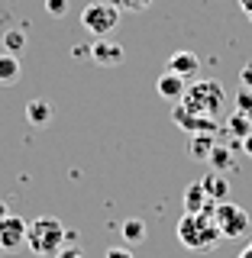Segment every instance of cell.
Listing matches in <instances>:
<instances>
[{"instance_id": "6da1fadb", "label": "cell", "mask_w": 252, "mask_h": 258, "mask_svg": "<svg viewBox=\"0 0 252 258\" xmlns=\"http://www.w3.org/2000/svg\"><path fill=\"white\" fill-rule=\"evenodd\" d=\"M178 103H181L188 113H194V116L217 119L223 113V103H226V87L220 84V81H210V78L194 81Z\"/></svg>"}, {"instance_id": "7a4b0ae2", "label": "cell", "mask_w": 252, "mask_h": 258, "mask_svg": "<svg viewBox=\"0 0 252 258\" xmlns=\"http://www.w3.org/2000/svg\"><path fill=\"white\" fill-rule=\"evenodd\" d=\"M220 239H223L220 229L214 226V220L207 213H184L178 220V242L184 248H191V252H207Z\"/></svg>"}, {"instance_id": "3957f363", "label": "cell", "mask_w": 252, "mask_h": 258, "mask_svg": "<svg viewBox=\"0 0 252 258\" xmlns=\"http://www.w3.org/2000/svg\"><path fill=\"white\" fill-rule=\"evenodd\" d=\"M26 245L39 258H55L65 248V226L55 216H39L26 226Z\"/></svg>"}, {"instance_id": "277c9868", "label": "cell", "mask_w": 252, "mask_h": 258, "mask_svg": "<svg viewBox=\"0 0 252 258\" xmlns=\"http://www.w3.org/2000/svg\"><path fill=\"white\" fill-rule=\"evenodd\" d=\"M81 26L94 39H107L120 26V10L113 4H107V0H94V4H87L81 10Z\"/></svg>"}, {"instance_id": "5b68a950", "label": "cell", "mask_w": 252, "mask_h": 258, "mask_svg": "<svg viewBox=\"0 0 252 258\" xmlns=\"http://www.w3.org/2000/svg\"><path fill=\"white\" fill-rule=\"evenodd\" d=\"M210 220H214V226L220 229L223 239H239L249 232V213L242 207L230 204V200H220L214 207V213H210Z\"/></svg>"}, {"instance_id": "8992f818", "label": "cell", "mask_w": 252, "mask_h": 258, "mask_svg": "<svg viewBox=\"0 0 252 258\" xmlns=\"http://www.w3.org/2000/svg\"><path fill=\"white\" fill-rule=\"evenodd\" d=\"M26 220L23 216H13L7 213L4 220H0V248H7V252H16L20 245H26Z\"/></svg>"}, {"instance_id": "52a82bcc", "label": "cell", "mask_w": 252, "mask_h": 258, "mask_svg": "<svg viewBox=\"0 0 252 258\" xmlns=\"http://www.w3.org/2000/svg\"><path fill=\"white\" fill-rule=\"evenodd\" d=\"M165 71H172V75L191 81V78H197V71H200V58H197L194 52H188V48H178V52L168 55Z\"/></svg>"}, {"instance_id": "ba28073f", "label": "cell", "mask_w": 252, "mask_h": 258, "mask_svg": "<svg viewBox=\"0 0 252 258\" xmlns=\"http://www.w3.org/2000/svg\"><path fill=\"white\" fill-rule=\"evenodd\" d=\"M87 52H91V61L100 64V68H113V64L123 61V45H120V42H110V39H97Z\"/></svg>"}, {"instance_id": "9c48e42d", "label": "cell", "mask_w": 252, "mask_h": 258, "mask_svg": "<svg viewBox=\"0 0 252 258\" xmlns=\"http://www.w3.org/2000/svg\"><path fill=\"white\" fill-rule=\"evenodd\" d=\"M214 200L207 197V190L200 187V181H194V184H188L184 187V213H214Z\"/></svg>"}, {"instance_id": "30bf717a", "label": "cell", "mask_w": 252, "mask_h": 258, "mask_svg": "<svg viewBox=\"0 0 252 258\" xmlns=\"http://www.w3.org/2000/svg\"><path fill=\"white\" fill-rule=\"evenodd\" d=\"M172 119H175V126H181L184 133H214L217 129V119H204V116H194V113H188L178 103V107L172 110Z\"/></svg>"}, {"instance_id": "8fae6325", "label": "cell", "mask_w": 252, "mask_h": 258, "mask_svg": "<svg viewBox=\"0 0 252 258\" xmlns=\"http://www.w3.org/2000/svg\"><path fill=\"white\" fill-rule=\"evenodd\" d=\"M156 91H159V97H165V100L178 103V100L184 97V91H188V81L178 78V75H172V71H165V75L156 81Z\"/></svg>"}, {"instance_id": "7c38bea8", "label": "cell", "mask_w": 252, "mask_h": 258, "mask_svg": "<svg viewBox=\"0 0 252 258\" xmlns=\"http://www.w3.org/2000/svg\"><path fill=\"white\" fill-rule=\"evenodd\" d=\"M214 149H217V136L214 133H191V142H188V155L191 158L207 161Z\"/></svg>"}, {"instance_id": "4fadbf2b", "label": "cell", "mask_w": 252, "mask_h": 258, "mask_svg": "<svg viewBox=\"0 0 252 258\" xmlns=\"http://www.w3.org/2000/svg\"><path fill=\"white\" fill-rule=\"evenodd\" d=\"M200 187L207 190V197L214 200V204H220V200L230 197V181L217 171V174H207V177H200Z\"/></svg>"}, {"instance_id": "5bb4252c", "label": "cell", "mask_w": 252, "mask_h": 258, "mask_svg": "<svg viewBox=\"0 0 252 258\" xmlns=\"http://www.w3.org/2000/svg\"><path fill=\"white\" fill-rule=\"evenodd\" d=\"M20 58L10 52H0V84H16L20 81Z\"/></svg>"}, {"instance_id": "9a60e30c", "label": "cell", "mask_w": 252, "mask_h": 258, "mask_svg": "<svg viewBox=\"0 0 252 258\" xmlns=\"http://www.w3.org/2000/svg\"><path fill=\"white\" fill-rule=\"evenodd\" d=\"M26 119H29L32 126H45L48 119H52V103L39 100V97H36V100H29L26 103Z\"/></svg>"}, {"instance_id": "2e32d148", "label": "cell", "mask_w": 252, "mask_h": 258, "mask_svg": "<svg viewBox=\"0 0 252 258\" xmlns=\"http://www.w3.org/2000/svg\"><path fill=\"white\" fill-rule=\"evenodd\" d=\"M0 45H4V52H10V55L20 58V52L26 48V32L23 29H7L4 39H0Z\"/></svg>"}, {"instance_id": "e0dca14e", "label": "cell", "mask_w": 252, "mask_h": 258, "mask_svg": "<svg viewBox=\"0 0 252 258\" xmlns=\"http://www.w3.org/2000/svg\"><path fill=\"white\" fill-rule=\"evenodd\" d=\"M207 161H210V165H214V168H217L220 174H223V171H230V168H233V155H230V149H223L220 142H217V149L210 152V158H207Z\"/></svg>"}, {"instance_id": "ac0fdd59", "label": "cell", "mask_w": 252, "mask_h": 258, "mask_svg": "<svg viewBox=\"0 0 252 258\" xmlns=\"http://www.w3.org/2000/svg\"><path fill=\"white\" fill-rule=\"evenodd\" d=\"M226 126H230V133L233 136H236V139L242 142V139H246V133H249V129H252V119L246 116V113H233V116H230V123H226Z\"/></svg>"}, {"instance_id": "d6986e66", "label": "cell", "mask_w": 252, "mask_h": 258, "mask_svg": "<svg viewBox=\"0 0 252 258\" xmlns=\"http://www.w3.org/2000/svg\"><path fill=\"white\" fill-rule=\"evenodd\" d=\"M123 239L126 242H142L145 239V223L142 220H126L123 223Z\"/></svg>"}, {"instance_id": "ffe728a7", "label": "cell", "mask_w": 252, "mask_h": 258, "mask_svg": "<svg viewBox=\"0 0 252 258\" xmlns=\"http://www.w3.org/2000/svg\"><path fill=\"white\" fill-rule=\"evenodd\" d=\"M107 4H113L117 10H126V13H142L152 7V0H107Z\"/></svg>"}, {"instance_id": "44dd1931", "label": "cell", "mask_w": 252, "mask_h": 258, "mask_svg": "<svg viewBox=\"0 0 252 258\" xmlns=\"http://www.w3.org/2000/svg\"><path fill=\"white\" fill-rule=\"evenodd\" d=\"M236 110L246 113V116L252 119V91H246V87H242V91L236 94Z\"/></svg>"}, {"instance_id": "7402d4cb", "label": "cell", "mask_w": 252, "mask_h": 258, "mask_svg": "<svg viewBox=\"0 0 252 258\" xmlns=\"http://www.w3.org/2000/svg\"><path fill=\"white\" fill-rule=\"evenodd\" d=\"M45 13L48 16H65L68 13V0H45Z\"/></svg>"}, {"instance_id": "603a6c76", "label": "cell", "mask_w": 252, "mask_h": 258, "mask_svg": "<svg viewBox=\"0 0 252 258\" xmlns=\"http://www.w3.org/2000/svg\"><path fill=\"white\" fill-rule=\"evenodd\" d=\"M239 84L246 87V91H252V64H246V68L239 71Z\"/></svg>"}, {"instance_id": "cb8c5ba5", "label": "cell", "mask_w": 252, "mask_h": 258, "mask_svg": "<svg viewBox=\"0 0 252 258\" xmlns=\"http://www.w3.org/2000/svg\"><path fill=\"white\" fill-rule=\"evenodd\" d=\"M104 258H133V252H129V248H117V245H113V248H107V255H104Z\"/></svg>"}, {"instance_id": "d4e9b609", "label": "cell", "mask_w": 252, "mask_h": 258, "mask_svg": "<svg viewBox=\"0 0 252 258\" xmlns=\"http://www.w3.org/2000/svg\"><path fill=\"white\" fill-rule=\"evenodd\" d=\"M55 258H84V255H81L78 248H62V252L55 255Z\"/></svg>"}, {"instance_id": "484cf974", "label": "cell", "mask_w": 252, "mask_h": 258, "mask_svg": "<svg viewBox=\"0 0 252 258\" xmlns=\"http://www.w3.org/2000/svg\"><path fill=\"white\" fill-rule=\"evenodd\" d=\"M239 145H242V152H246V155L252 158V129H249V133H246V139H242Z\"/></svg>"}, {"instance_id": "4316f807", "label": "cell", "mask_w": 252, "mask_h": 258, "mask_svg": "<svg viewBox=\"0 0 252 258\" xmlns=\"http://www.w3.org/2000/svg\"><path fill=\"white\" fill-rule=\"evenodd\" d=\"M239 10L249 16V23H252V0H239Z\"/></svg>"}, {"instance_id": "83f0119b", "label": "cell", "mask_w": 252, "mask_h": 258, "mask_svg": "<svg viewBox=\"0 0 252 258\" xmlns=\"http://www.w3.org/2000/svg\"><path fill=\"white\" fill-rule=\"evenodd\" d=\"M4 216H7V204H4V200H0V220H4Z\"/></svg>"}]
</instances>
